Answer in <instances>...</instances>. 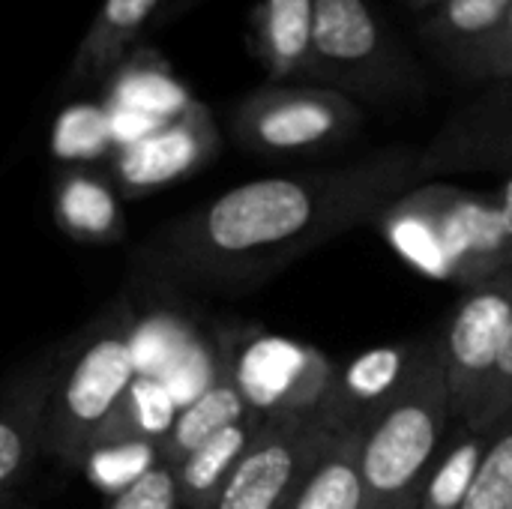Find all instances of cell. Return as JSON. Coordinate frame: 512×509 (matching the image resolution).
I'll list each match as a JSON object with an SVG mask.
<instances>
[{"instance_id":"9c48e42d","label":"cell","mask_w":512,"mask_h":509,"mask_svg":"<svg viewBox=\"0 0 512 509\" xmlns=\"http://www.w3.org/2000/svg\"><path fill=\"white\" fill-rule=\"evenodd\" d=\"M336 366L318 348L282 336H255L240 348L234 345V378L246 405L261 417L318 414Z\"/></svg>"},{"instance_id":"d4e9b609","label":"cell","mask_w":512,"mask_h":509,"mask_svg":"<svg viewBox=\"0 0 512 509\" xmlns=\"http://www.w3.org/2000/svg\"><path fill=\"white\" fill-rule=\"evenodd\" d=\"M465 509H512V405L489 426V447Z\"/></svg>"},{"instance_id":"603a6c76","label":"cell","mask_w":512,"mask_h":509,"mask_svg":"<svg viewBox=\"0 0 512 509\" xmlns=\"http://www.w3.org/2000/svg\"><path fill=\"white\" fill-rule=\"evenodd\" d=\"M489 447V429H468L459 423V429L447 435L435 465L429 468L417 509H465L468 495L477 483L483 456Z\"/></svg>"},{"instance_id":"52a82bcc","label":"cell","mask_w":512,"mask_h":509,"mask_svg":"<svg viewBox=\"0 0 512 509\" xmlns=\"http://www.w3.org/2000/svg\"><path fill=\"white\" fill-rule=\"evenodd\" d=\"M512 315V267L462 291L441 330L453 420L483 429L486 402Z\"/></svg>"},{"instance_id":"ffe728a7","label":"cell","mask_w":512,"mask_h":509,"mask_svg":"<svg viewBox=\"0 0 512 509\" xmlns=\"http://www.w3.org/2000/svg\"><path fill=\"white\" fill-rule=\"evenodd\" d=\"M57 225L84 243H114L123 237V210L108 177L87 168H72L57 180L54 192Z\"/></svg>"},{"instance_id":"277c9868","label":"cell","mask_w":512,"mask_h":509,"mask_svg":"<svg viewBox=\"0 0 512 509\" xmlns=\"http://www.w3.org/2000/svg\"><path fill=\"white\" fill-rule=\"evenodd\" d=\"M453 423L441 333L426 336L423 357L396 393L360 432V474L366 509L417 507L420 486L435 465Z\"/></svg>"},{"instance_id":"4dcf8cb0","label":"cell","mask_w":512,"mask_h":509,"mask_svg":"<svg viewBox=\"0 0 512 509\" xmlns=\"http://www.w3.org/2000/svg\"><path fill=\"white\" fill-rule=\"evenodd\" d=\"M207 0H165V6H162V12L156 15V27H165V24H171V21H180L183 15H189L192 9H198V6H204Z\"/></svg>"},{"instance_id":"cb8c5ba5","label":"cell","mask_w":512,"mask_h":509,"mask_svg":"<svg viewBox=\"0 0 512 509\" xmlns=\"http://www.w3.org/2000/svg\"><path fill=\"white\" fill-rule=\"evenodd\" d=\"M195 339L198 336L192 333V327L177 315H150L144 321H135V333H132L135 372L141 378L165 381V375L192 348Z\"/></svg>"},{"instance_id":"d6986e66","label":"cell","mask_w":512,"mask_h":509,"mask_svg":"<svg viewBox=\"0 0 512 509\" xmlns=\"http://www.w3.org/2000/svg\"><path fill=\"white\" fill-rule=\"evenodd\" d=\"M261 414H249L246 420L216 432L213 438H207L201 447H195L177 468H174V480H177V504L186 509H213L231 471L237 468L240 456L246 453L249 441L255 438L258 426H261Z\"/></svg>"},{"instance_id":"ac0fdd59","label":"cell","mask_w":512,"mask_h":509,"mask_svg":"<svg viewBox=\"0 0 512 509\" xmlns=\"http://www.w3.org/2000/svg\"><path fill=\"white\" fill-rule=\"evenodd\" d=\"M105 84H108L105 108L129 111L150 123H165V120L177 117L192 102L186 87L174 78L168 60L147 45H138L111 72V78Z\"/></svg>"},{"instance_id":"4fadbf2b","label":"cell","mask_w":512,"mask_h":509,"mask_svg":"<svg viewBox=\"0 0 512 509\" xmlns=\"http://www.w3.org/2000/svg\"><path fill=\"white\" fill-rule=\"evenodd\" d=\"M162 6L165 0H102L69 60L63 90L72 93L105 84L111 72L141 45L144 30L156 21Z\"/></svg>"},{"instance_id":"f546056e","label":"cell","mask_w":512,"mask_h":509,"mask_svg":"<svg viewBox=\"0 0 512 509\" xmlns=\"http://www.w3.org/2000/svg\"><path fill=\"white\" fill-rule=\"evenodd\" d=\"M489 201H492L501 237H504V243H507V249H510L512 255V174L504 177V183L495 192H489Z\"/></svg>"},{"instance_id":"2e32d148","label":"cell","mask_w":512,"mask_h":509,"mask_svg":"<svg viewBox=\"0 0 512 509\" xmlns=\"http://www.w3.org/2000/svg\"><path fill=\"white\" fill-rule=\"evenodd\" d=\"M252 408L246 405L240 384L234 378V342H222V363L213 375V381L177 411L171 432L165 435L159 447V465L177 468L195 447H201L216 432L246 420Z\"/></svg>"},{"instance_id":"9a60e30c","label":"cell","mask_w":512,"mask_h":509,"mask_svg":"<svg viewBox=\"0 0 512 509\" xmlns=\"http://www.w3.org/2000/svg\"><path fill=\"white\" fill-rule=\"evenodd\" d=\"M315 0H255L249 12V51L267 81L312 84Z\"/></svg>"},{"instance_id":"d6a6232c","label":"cell","mask_w":512,"mask_h":509,"mask_svg":"<svg viewBox=\"0 0 512 509\" xmlns=\"http://www.w3.org/2000/svg\"><path fill=\"white\" fill-rule=\"evenodd\" d=\"M27 504L21 501V495L18 492H6V495H0V509H24Z\"/></svg>"},{"instance_id":"3957f363","label":"cell","mask_w":512,"mask_h":509,"mask_svg":"<svg viewBox=\"0 0 512 509\" xmlns=\"http://www.w3.org/2000/svg\"><path fill=\"white\" fill-rule=\"evenodd\" d=\"M135 321L129 300L120 297L57 351L42 456L63 465H84L96 432L138 378L132 357Z\"/></svg>"},{"instance_id":"83f0119b","label":"cell","mask_w":512,"mask_h":509,"mask_svg":"<svg viewBox=\"0 0 512 509\" xmlns=\"http://www.w3.org/2000/svg\"><path fill=\"white\" fill-rule=\"evenodd\" d=\"M177 507V480L174 468L153 465L147 474H141L135 483H129L123 492L114 495V501L105 509H174Z\"/></svg>"},{"instance_id":"1f68e13d","label":"cell","mask_w":512,"mask_h":509,"mask_svg":"<svg viewBox=\"0 0 512 509\" xmlns=\"http://www.w3.org/2000/svg\"><path fill=\"white\" fill-rule=\"evenodd\" d=\"M411 12H420V15H426V12H432L441 0H402Z\"/></svg>"},{"instance_id":"ba28073f","label":"cell","mask_w":512,"mask_h":509,"mask_svg":"<svg viewBox=\"0 0 512 509\" xmlns=\"http://www.w3.org/2000/svg\"><path fill=\"white\" fill-rule=\"evenodd\" d=\"M333 435L318 414L264 417L213 509H282Z\"/></svg>"},{"instance_id":"8992f818","label":"cell","mask_w":512,"mask_h":509,"mask_svg":"<svg viewBox=\"0 0 512 509\" xmlns=\"http://www.w3.org/2000/svg\"><path fill=\"white\" fill-rule=\"evenodd\" d=\"M363 123V105L321 84L267 81L228 111V132L237 147L267 159L330 153L351 144Z\"/></svg>"},{"instance_id":"7c38bea8","label":"cell","mask_w":512,"mask_h":509,"mask_svg":"<svg viewBox=\"0 0 512 509\" xmlns=\"http://www.w3.org/2000/svg\"><path fill=\"white\" fill-rule=\"evenodd\" d=\"M426 348L423 339L381 345L351 357L348 363L336 366L333 387L318 411V417L333 432H363L375 414H381L396 393L414 375Z\"/></svg>"},{"instance_id":"484cf974","label":"cell","mask_w":512,"mask_h":509,"mask_svg":"<svg viewBox=\"0 0 512 509\" xmlns=\"http://www.w3.org/2000/svg\"><path fill=\"white\" fill-rule=\"evenodd\" d=\"M54 147L66 159H93L102 156L114 144L108 108L99 105H72L57 120L54 129Z\"/></svg>"},{"instance_id":"7402d4cb","label":"cell","mask_w":512,"mask_h":509,"mask_svg":"<svg viewBox=\"0 0 512 509\" xmlns=\"http://www.w3.org/2000/svg\"><path fill=\"white\" fill-rule=\"evenodd\" d=\"M177 411L180 408L162 381L138 375L132 387L126 390V396L120 399V405L114 408V414L96 432L90 453L102 447H129V444L162 447L165 435L174 426Z\"/></svg>"},{"instance_id":"44dd1931","label":"cell","mask_w":512,"mask_h":509,"mask_svg":"<svg viewBox=\"0 0 512 509\" xmlns=\"http://www.w3.org/2000/svg\"><path fill=\"white\" fill-rule=\"evenodd\" d=\"M282 509H366L360 432H336Z\"/></svg>"},{"instance_id":"4316f807","label":"cell","mask_w":512,"mask_h":509,"mask_svg":"<svg viewBox=\"0 0 512 509\" xmlns=\"http://www.w3.org/2000/svg\"><path fill=\"white\" fill-rule=\"evenodd\" d=\"M468 84H483V87H495V84H510L512 81V0L498 33L486 42V48L462 69L459 75Z\"/></svg>"},{"instance_id":"5bb4252c","label":"cell","mask_w":512,"mask_h":509,"mask_svg":"<svg viewBox=\"0 0 512 509\" xmlns=\"http://www.w3.org/2000/svg\"><path fill=\"white\" fill-rule=\"evenodd\" d=\"M57 354L36 360L6 384L0 396V495L15 492L18 480L42 456L45 408Z\"/></svg>"},{"instance_id":"836d02e7","label":"cell","mask_w":512,"mask_h":509,"mask_svg":"<svg viewBox=\"0 0 512 509\" xmlns=\"http://www.w3.org/2000/svg\"><path fill=\"white\" fill-rule=\"evenodd\" d=\"M405 509H417V507H405Z\"/></svg>"},{"instance_id":"f1b7e54d","label":"cell","mask_w":512,"mask_h":509,"mask_svg":"<svg viewBox=\"0 0 512 509\" xmlns=\"http://www.w3.org/2000/svg\"><path fill=\"white\" fill-rule=\"evenodd\" d=\"M512 405V315L510 327H507V339L498 357V369L492 378V390H489V402H486V417H483V429H489L507 408Z\"/></svg>"},{"instance_id":"8fae6325","label":"cell","mask_w":512,"mask_h":509,"mask_svg":"<svg viewBox=\"0 0 512 509\" xmlns=\"http://www.w3.org/2000/svg\"><path fill=\"white\" fill-rule=\"evenodd\" d=\"M483 171L512 174V81L483 87V93L459 105L435 138L420 147L423 183Z\"/></svg>"},{"instance_id":"e0dca14e","label":"cell","mask_w":512,"mask_h":509,"mask_svg":"<svg viewBox=\"0 0 512 509\" xmlns=\"http://www.w3.org/2000/svg\"><path fill=\"white\" fill-rule=\"evenodd\" d=\"M507 9L510 0H441L423 15L420 39L444 69L462 75V69L498 33Z\"/></svg>"},{"instance_id":"30bf717a","label":"cell","mask_w":512,"mask_h":509,"mask_svg":"<svg viewBox=\"0 0 512 509\" xmlns=\"http://www.w3.org/2000/svg\"><path fill=\"white\" fill-rule=\"evenodd\" d=\"M222 150L213 111L192 99L177 117L111 153V183L120 195L138 198L207 168Z\"/></svg>"},{"instance_id":"7a4b0ae2","label":"cell","mask_w":512,"mask_h":509,"mask_svg":"<svg viewBox=\"0 0 512 509\" xmlns=\"http://www.w3.org/2000/svg\"><path fill=\"white\" fill-rule=\"evenodd\" d=\"M372 225L414 270L462 291L512 267L489 192L426 180L390 201Z\"/></svg>"},{"instance_id":"6da1fadb","label":"cell","mask_w":512,"mask_h":509,"mask_svg":"<svg viewBox=\"0 0 512 509\" xmlns=\"http://www.w3.org/2000/svg\"><path fill=\"white\" fill-rule=\"evenodd\" d=\"M420 183V147L411 144L381 147L336 168L249 180L162 225L141 258L171 282L246 291L372 225L390 201Z\"/></svg>"},{"instance_id":"5b68a950","label":"cell","mask_w":512,"mask_h":509,"mask_svg":"<svg viewBox=\"0 0 512 509\" xmlns=\"http://www.w3.org/2000/svg\"><path fill=\"white\" fill-rule=\"evenodd\" d=\"M312 84L363 108L411 105L429 90L420 60L369 0H315Z\"/></svg>"}]
</instances>
